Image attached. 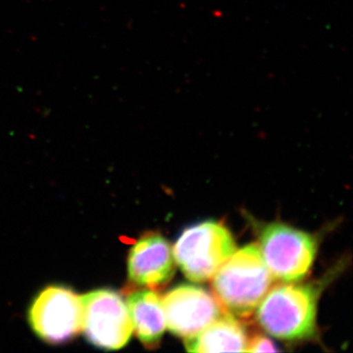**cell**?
Returning a JSON list of instances; mask_svg holds the SVG:
<instances>
[{"label":"cell","instance_id":"cell-1","mask_svg":"<svg viewBox=\"0 0 353 353\" xmlns=\"http://www.w3.org/2000/svg\"><path fill=\"white\" fill-rule=\"evenodd\" d=\"M272 277L259 246L248 245L236 250L213 276L215 299L230 314L250 317L270 290Z\"/></svg>","mask_w":353,"mask_h":353},{"label":"cell","instance_id":"cell-2","mask_svg":"<svg viewBox=\"0 0 353 353\" xmlns=\"http://www.w3.org/2000/svg\"><path fill=\"white\" fill-rule=\"evenodd\" d=\"M318 290L312 285H278L256 309L260 326L280 340H305L314 336Z\"/></svg>","mask_w":353,"mask_h":353},{"label":"cell","instance_id":"cell-3","mask_svg":"<svg viewBox=\"0 0 353 353\" xmlns=\"http://www.w3.org/2000/svg\"><path fill=\"white\" fill-rule=\"evenodd\" d=\"M236 250V243L226 227L206 221L183 231L174 246L175 262L183 275L194 283H203Z\"/></svg>","mask_w":353,"mask_h":353},{"label":"cell","instance_id":"cell-4","mask_svg":"<svg viewBox=\"0 0 353 353\" xmlns=\"http://www.w3.org/2000/svg\"><path fill=\"white\" fill-rule=\"evenodd\" d=\"M259 250L271 275L285 283L303 281L314 262L317 241L301 230L272 223L260 233Z\"/></svg>","mask_w":353,"mask_h":353},{"label":"cell","instance_id":"cell-5","mask_svg":"<svg viewBox=\"0 0 353 353\" xmlns=\"http://www.w3.org/2000/svg\"><path fill=\"white\" fill-rule=\"evenodd\" d=\"M82 331L95 347L106 350L124 347L131 340L132 323L123 297L111 290H97L82 296Z\"/></svg>","mask_w":353,"mask_h":353},{"label":"cell","instance_id":"cell-6","mask_svg":"<svg viewBox=\"0 0 353 353\" xmlns=\"http://www.w3.org/2000/svg\"><path fill=\"white\" fill-rule=\"evenodd\" d=\"M34 333L52 345L67 343L82 331V296L59 285L44 289L29 311Z\"/></svg>","mask_w":353,"mask_h":353},{"label":"cell","instance_id":"cell-7","mask_svg":"<svg viewBox=\"0 0 353 353\" xmlns=\"http://www.w3.org/2000/svg\"><path fill=\"white\" fill-rule=\"evenodd\" d=\"M161 299L167 327L181 338L201 333L223 313L215 296L194 285H178Z\"/></svg>","mask_w":353,"mask_h":353},{"label":"cell","instance_id":"cell-8","mask_svg":"<svg viewBox=\"0 0 353 353\" xmlns=\"http://www.w3.org/2000/svg\"><path fill=\"white\" fill-rule=\"evenodd\" d=\"M175 259L168 241L158 233L143 234L128 257V275L132 284L155 290L170 282Z\"/></svg>","mask_w":353,"mask_h":353},{"label":"cell","instance_id":"cell-9","mask_svg":"<svg viewBox=\"0 0 353 353\" xmlns=\"http://www.w3.org/2000/svg\"><path fill=\"white\" fill-rule=\"evenodd\" d=\"M127 305L139 340L146 347H157L166 329L161 297L150 290H137L128 296Z\"/></svg>","mask_w":353,"mask_h":353},{"label":"cell","instance_id":"cell-10","mask_svg":"<svg viewBox=\"0 0 353 353\" xmlns=\"http://www.w3.org/2000/svg\"><path fill=\"white\" fill-rule=\"evenodd\" d=\"M248 343L245 327L227 312L201 333L185 339V345L190 352H246Z\"/></svg>","mask_w":353,"mask_h":353},{"label":"cell","instance_id":"cell-11","mask_svg":"<svg viewBox=\"0 0 353 353\" xmlns=\"http://www.w3.org/2000/svg\"><path fill=\"white\" fill-rule=\"evenodd\" d=\"M275 345L272 343L266 336L257 334L253 338L248 339V347H246V352H277Z\"/></svg>","mask_w":353,"mask_h":353}]
</instances>
